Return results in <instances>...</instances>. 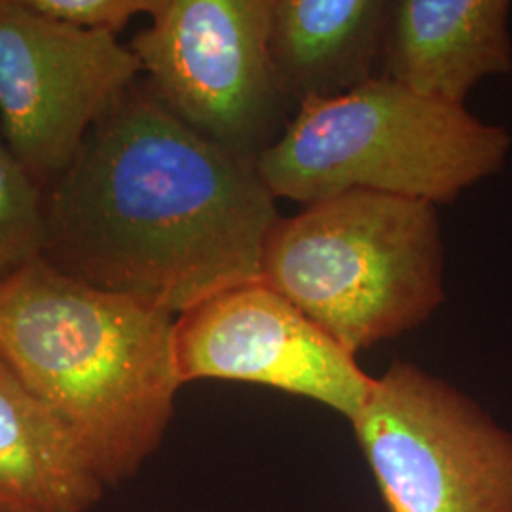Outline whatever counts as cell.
<instances>
[{"label": "cell", "mask_w": 512, "mask_h": 512, "mask_svg": "<svg viewBox=\"0 0 512 512\" xmlns=\"http://www.w3.org/2000/svg\"><path fill=\"white\" fill-rule=\"evenodd\" d=\"M275 200L256 162L188 128L139 80L44 190L40 260L179 317L260 279Z\"/></svg>", "instance_id": "obj_1"}, {"label": "cell", "mask_w": 512, "mask_h": 512, "mask_svg": "<svg viewBox=\"0 0 512 512\" xmlns=\"http://www.w3.org/2000/svg\"><path fill=\"white\" fill-rule=\"evenodd\" d=\"M169 311L37 260L0 283V359L73 433L105 486L162 446L183 382Z\"/></svg>", "instance_id": "obj_2"}, {"label": "cell", "mask_w": 512, "mask_h": 512, "mask_svg": "<svg viewBox=\"0 0 512 512\" xmlns=\"http://www.w3.org/2000/svg\"><path fill=\"white\" fill-rule=\"evenodd\" d=\"M511 133L465 105L374 78L334 99L298 105L256 167L275 198L302 207L353 190L448 205L499 173Z\"/></svg>", "instance_id": "obj_3"}, {"label": "cell", "mask_w": 512, "mask_h": 512, "mask_svg": "<svg viewBox=\"0 0 512 512\" xmlns=\"http://www.w3.org/2000/svg\"><path fill=\"white\" fill-rule=\"evenodd\" d=\"M444 272L437 205L353 190L277 220L260 279L357 355L439 310Z\"/></svg>", "instance_id": "obj_4"}, {"label": "cell", "mask_w": 512, "mask_h": 512, "mask_svg": "<svg viewBox=\"0 0 512 512\" xmlns=\"http://www.w3.org/2000/svg\"><path fill=\"white\" fill-rule=\"evenodd\" d=\"M349 423L389 512H512V431L421 366L393 361Z\"/></svg>", "instance_id": "obj_5"}, {"label": "cell", "mask_w": 512, "mask_h": 512, "mask_svg": "<svg viewBox=\"0 0 512 512\" xmlns=\"http://www.w3.org/2000/svg\"><path fill=\"white\" fill-rule=\"evenodd\" d=\"M129 42L143 82L188 128L256 162L296 107L270 57V0H154Z\"/></svg>", "instance_id": "obj_6"}, {"label": "cell", "mask_w": 512, "mask_h": 512, "mask_svg": "<svg viewBox=\"0 0 512 512\" xmlns=\"http://www.w3.org/2000/svg\"><path fill=\"white\" fill-rule=\"evenodd\" d=\"M141 74L118 35L40 16L25 0H0V129L42 190Z\"/></svg>", "instance_id": "obj_7"}, {"label": "cell", "mask_w": 512, "mask_h": 512, "mask_svg": "<svg viewBox=\"0 0 512 512\" xmlns=\"http://www.w3.org/2000/svg\"><path fill=\"white\" fill-rule=\"evenodd\" d=\"M357 355L262 279L226 289L175 321L183 385H262L329 406L351 421L374 385Z\"/></svg>", "instance_id": "obj_8"}, {"label": "cell", "mask_w": 512, "mask_h": 512, "mask_svg": "<svg viewBox=\"0 0 512 512\" xmlns=\"http://www.w3.org/2000/svg\"><path fill=\"white\" fill-rule=\"evenodd\" d=\"M512 71L509 0H393L382 78L421 97L465 105L476 86Z\"/></svg>", "instance_id": "obj_9"}, {"label": "cell", "mask_w": 512, "mask_h": 512, "mask_svg": "<svg viewBox=\"0 0 512 512\" xmlns=\"http://www.w3.org/2000/svg\"><path fill=\"white\" fill-rule=\"evenodd\" d=\"M389 0H270V57L298 109L380 78Z\"/></svg>", "instance_id": "obj_10"}, {"label": "cell", "mask_w": 512, "mask_h": 512, "mask_svg": "<svg viewBox=\"0 0 512 512\" xmlns=\"http://www.w3.org/2000/svg\"><path fill=\"white\" fill-rule=\"evenodd\" d=\"M105 488L73 433L0 359V512H92Z\"/></svg>", "instance_id": "obj_11"}, {"label": "cell", "mask_w": 512, "mask_h": 512, "mask_svg": "<svg viewBox=\"0 0 512 512\" xmlns=\"http://www.w3.org/2000/svg\"><path fill=\"white\" fill-rule=\"evenodd\" d=\"M42 247L44 190L0 129V283L40 260Z\"/></svg>", "instance_id": "obj_12"}, {"label": "cell", "mask_w": 512, "mask_h": 512, "mask_svg": "<svg viewBox=\"0 0 512 512\" xmlns=\"http://www.w3.org/2000/svg\"><path fill=\"white\" fill-rule=\"evenodd\" d=\"M40 16L84 31L118 35L137 16H148L154 0H25Z\"/></svg>", "instance_id": "obj_13"}]
</instances>
